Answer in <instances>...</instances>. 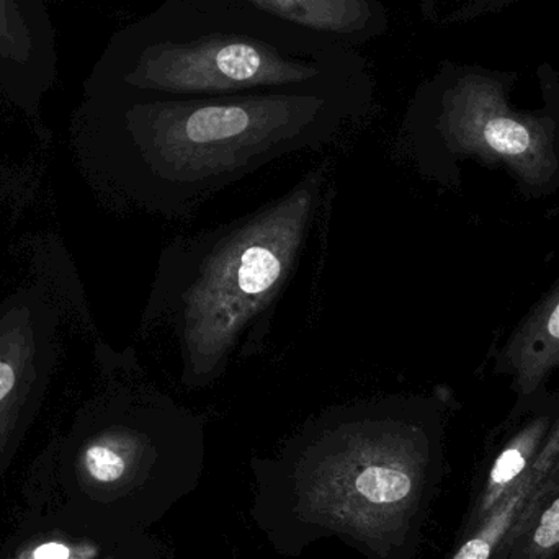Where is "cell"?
<instances>
[{
    "mask_svg": "<svg viewBox=\"0 0 559 559\" xmlns=\"http://www.w3.org/2000/svg\"><path fill=\"white\" fill-rule=\"evenodd\" d=\"M328 166L248 215L174 239L160 255L150 319L169 325L187 391L215 386L254 357L318 219Z\"/></svg>",
    "mask_w": 559,
    "mask_h": 559,
    "instance_id": "cell-1",
    "label": "cell"
},
{
    "mask_svg": "<svg viewBox=\"0 0 559 559\" xmlns=\"http://www.w3.org/2000/svg\"><path fill=\"white\" fill-rule=\"evenodd\" d=\"M166 98L141 105L124 180L147 209L190 219L274 160L321 150L360 115V95L332 85Z\"/></svg>",
    "mask_w": 559,
    "mask_h": 559,
    "instance_id": "cell-2",
    "label": "cell"
},
{
    "mask_svg": "<svg viewBox=\"0 0 559 559\" xmlns=\"http://www.w3.org/2000/svg\"><path fill=\"white\" fill-rule=\"evenodd\" d=\"M436 127L447 150L502 164L527 186L544 187L557 176L554 123L515 111L489 75L460 78L443 95Z\"/></svg>",
    "mask_w": 559,
    "mask_h": 559,
    "instance_id": "cell-3",
    "label": "cell"
},
{
    "mask_svg": "<svg viewBox=\"0 0 559 559\" xmlns=\"http://www.w3.org/2000/svg\"><path fill=\"white\" fill-rule=\"evenodd\" d=\"M316 62L280 51L265 39L209 35L190 41H169L151 55L143 84L169 95L246 94L261 88L321 85Z\"/></svg>",
    "mask_w": 559,
    "mask_h": 559,
    "instance_id": "cell-4",
    "label": "cell"
},
{
    "mask_svg": "<svg viewBox=\"0 0 559 559\" xmlns=\"http://www.w3.org/2000/svg\"><path fill=\"white\" fill-rule=\"evenodd\" d=\"M559 489V416L519 485L466 538L453 559H492L527 531L542 506Z\"/></svg>",
    "mask_w": 559,
    "mask_h": 559,
    "instance_id": "cell-5",
    "label": "cell"
},
{
    "mask_svg": "<svg viewBox=\"0 0 559 559\" xmlns=\"http://www.w3.org/2000/svg\"><path fill=\"white\" fill-rule=\"evenodd\" d=\"M501 364L521 397L531 396L559 367V283L512 335Z\"/></svg>",
    "mask_w": 559,
    "mask_h": 559,
    "instance_id": "cell-6",
    "label": "cell"
},
{
    "mask_svg": "<svg viewBox=\"0 0 559 559\" xmlns=\"http://www.w3.org/2000/svg\"><path fill=\"white\" fill-rule=\"evenodd\" d=\"M554 423V414H542L525 424L499 450L498 455L489 465L481 491L476 496L475 504H473L468 524L469 535L524 478L525 473L537 459Z\"/></svg>",
    "mask_w": 559,
    "mask_h": 559,
    "instance_id": "cell-7",
    "label": "cell"
},
{
    "mask_svg": "<svg viewBox=\"0 0 559 559\" xmlns=\"http://www.w3.org/2000/svg\"><path fill=\"white\" fill-rule=\"evenodd\" d=\"M146 447V436H141L131 429L105 433L88 443L75 469L79 488L74 489L68 498L62 499L56 506V511L68 509L78 496H92L97 488H110L123 481L131 472V466L143 455Z\"/></svg>",
    "mask_w": 559,
    "mask_h": 559,
    "instance_id": "cell-8",
    "label": "cell"
},
{
    "mask_svg": "<svg viewBox=\"0 0 559 559\" xmlns=\"http://www.w3.org/2000/svg\"><path fill=\"white\" fill-rule=\"evenodd\" d=\"M295 25L341 36L357 35L368 26V0H251Z\"/></svg>",
    "mask_w": 559,
    "mask_h": 559,
    "instance_id": "cell-9",
    "label": "cell"
},
{
    "mask_svg": "<svg viewBox=\"0 0 559 559\" xmlns=\"http://www.w3.org/2000/svg\"><path fill=\"white\" fill-rule=\"evenodd\" d=\"M71 525V515L56 511L35 522L32 534L20 535L0 559H94V548L81 535H72Z\"/></svg>",
    "mask_w": 559,
    "mask_h": 559,
    "instance_id": "cell-10",
    "label": "cell"
},
{
    "mask_svg": "<svg viewBox=\"0 0 559 559\" xmlns=\"http://www.w3.org/2000/svg\"><path fill=\"white\" fill-rule=\"evenodd\" d=\"M559 551V489L542 506L527 531L492 559H554Z\"/></svg>",
    "mask_w": 559,
    "mask_h": 559,
    "instance_id": "cell-11",
    "label": "cell"
},
{
    "mask_svg": "<svg viewBox=\"0 0 559 559\" xmlns=\"http://www.w3.org/2000/svg\"><path fill=\"white\" fill-rule=\"evenodd\" d=\"M13 383H15V373L10 365L0 361V401L12 391Z\"/></svg>",
    "mask_w": 559,
    "mask_h": 559,
    "instance_id": "cell-12",
    "label": "cell"
}]
</instances>
